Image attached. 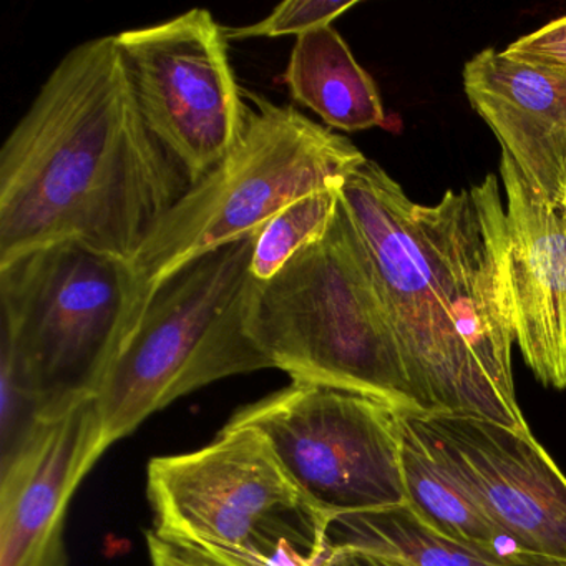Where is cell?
I'll return each instance as SVG.
<instances>
[{"instance_id":"6da1fadb","label":"cell","mask_w":566,"mask_h":566,"mask_svg":"<svg viewBox=\"0 0 566 566\" xmlns=\"http://www.w3.org/2000/svg\"><path fill=\"white\" fill-rule=\"evenodd\" d=\"M148 127L117 35L64 55L0 150V264L78 241L132 261L190 190Z\"/></svg>"},{"instance_id":"7a4b0ae2","label":"cell","mask_w":566,"mask_h":566,"mask_svg":"<svg viewBox=\"0 0 566 566\" xmlns=\"http://www.w3.org/2000/svg\"><path fill=\"white\" fill-rule=\"evenodd\" d=\"M250 329L273 369L417 413L373 261L339 203L327 233L256 281Z\"/></svg>"},{"instance_id":"3957f363","label":"cell","mask_w":566,"mask_h":566,"mask_svg":"<svg viewBox=\"0 0 566 566\" xmlns=\"http://www.w3.org/2000/svg\"><path fill=\"white\" fill-rule=\"evenodd\" d=\"M2 359L39 420L94 399L144 316L132 261L78 241L0 264Z\"/></svg>"},{"instance_id":"277c9868","label":"cell","mask_w":566,"mask_h":566,"mask_svg":"<svg viewBox=\"0 0 566 566\" xmlns=\"http://www.w3.org/2000/svg\"><path fill=\"white\" fill-rule=\"evenodd\" d=\"M261 231L191 261L150 297L94 397L107 449L178 397L273 369L250 329Z\"/></svg>"},{"instance_id":"5b68a950","label":"cell","mask_w":566,"mask_h":566,"mask_svg":"<svg viewBox=\"0 0 566 566\" xmlns=\"http://www.w3.org/2000/svg\"><path fill=\"white\" fill-rule=\"evenodd\" d=\"M247 125L230 154L184 195L132 258L145 301L181 268L261 231L284 208L340 188L367 160L344 135L244 92Z\"/></svg>"},{"instance_id":"8992f818","label":"cell","mask_w":566,"mask_h":566,"mask_svg":"<svg viewBox=\"0 0 566 566\" xmlns=\"http://www.w3.org/2000/svg\"><path fill=\"white\" fill-rule=\"evenodd\" d=\"M157 535L234 566H324L327 520L258 430L228 423L213 442L148 463Z\"/></svg>"},{"instance_id":"52a82bcc","label":"cell","mask_w":566,"mask_h":566,"mask_svg":"<svg viewBox=\"0 0 566 566\" xmlns=\"http://www.w3.org/2000/svg\"><path fill=\"white\" fill-rule=\"evenodd\" d=\"M399 412L367 394L293 380L228 423L258 430L297 492L331 522L406 503Z\"/></svg>"},{"instance_id":"ba28073f","label":"cell","mask_w":566,"mask_h":566,"mask_svg":"<svg viewBox=\"0 0 566 566\" xmlns=\"http://www.w3.org/2000/svg\"><path fill=\"white\" fill-rule=\"evenodd\" d=\"M416 223L462 350L479 417L528 429L513 382L509 228L499 180L489 175L470 190L447 191L433 207L416 205Z\"/></svg>"},{"instance_id":"9c48e42d","label":"cell","mask_w":566,"mask_h":566,"mask_svg":"<svg viewBox=\"0 0 566 566\" xmlns=\"http://www.w3.org/2000/svg\"><path fill=\"white\" fill-rule=\"evenodd\" d=\"M340 203L373 261L417 413L479 417L462 350L417 228V203L373 160L347 175Z\"/></svg>"},{"instance_id":"30bf717a","label":"cell","mask_w":566,"mask_h":566,"mask_svg":"<svg viewBox=\"0 0 566 566\" xmlns=\"http://www.w3.org/2000/svg\"><path fill=\"white\" fill-rule=\"evenodd\" d=\"M142 114L191 185L238 144L248 101L224 28L207 9L117 35Z\"/></svg>"},{"instance_id":"8fae6325","label":"cell","mask_w":566,"mask_h":566,"mask_svg":"<svg viewBox=\"0 0 566 566\" xmlns=\"http://www.w3.org/2000/svg\"><path fill=\"white\" fill-rule=\"evenodd\" d=\"M443 469L535 566H566V476L530 429L403 412Z\"/></svg>"},{"instance_id":"7c38bea8","label":"cell","mask_w":566,"mask_h":566,"mask_svg":"<svg viewBox=\"0 0 566 566\" xmlns=\"http://www.w3.org/2000/svg\"><path fill=\"white\" fill-rule=\"evenodd\" d=\"M107 450L95 400L52 419L2 460L0 566H67L69 502Z\"/></svg>"},{"instance_id":"4fadbf2b","label":"cell","mask_w":566,"mask_h":566,"mask_svg":"<svg viewBox=\"0 0 566 566\" xmlns=\"http://www.w3.org/2000/svg\"><path fill=\"white\" fill-rule=\"evenodd\" d=\"M509 228L515 344L546 387L566 389V221L533 190L506 151L500 160Z\"/></svg>"},{"instance_id":"5bb4252c","label":"cell","mask_w":566,"mask_h":566,"mask_svg":"<svg viewBox=\"0 0 566 566\" xmlns=\"http://www.w3.org/2000/svg\"><path fill=\"white\" fill-rule=\"evenodd\" d=\"M463 91L533 190L559 208L566 191V77L485 49L463 67Z\"/></svg>"},{"instance_id":"9a60e30c","label":"cell","mask_w":566,"mask_h":566,"mask_svg":"<svg viewBox=\"0 0 566 566\" xmlns=\"http://www.w3.org/2000/svg\"><path fill=\"white\" fill-rule=\"evenodd\" d=\"M283 82L291 98L314 112L331 130L353 134L386 122L373 77L333 25L296 38Z\"/></svg>"},{"instance_id":"2e32d148","label":"cell","mask_w":566,"mask_h":566,"mask_svg":"<svg viewBox=\"0 0 566 566\" xmlns=\"http://www.w3.org/2000/svg\"><path fill=\"white\" fill-rule=\"evenodd\" d=\"M400 467L406 503L437 532L493 562L535 566L469 492L443 469L400 410Z\"/></svg>"},{"instance_id":"e0dca14e","label":"cell","mask_w":566,"mask_h":566,"mask_svg":"<svg viewBox=\"0 0 566 566\" xmlns=\"http://www.w3.org/2000/svg\"><path fill=\"white\" fill-rule=\"evenodd\" d=\"M344 548L397 556L413 566H512L493 562L447 538L407 503L331 520L326 552Z\"/></svg>"},{"instance_id":"ac0fdd59","label":"cell","mask_w":566,"mask_h":566,"mask_svg":"<svg viewBox=\"0 0 566 566\" xmlns=\"http://www.w3.org/2000/svg\"><path fill=\"white\" fill-rule=\"evenodd\" d=\"M339 203L340 188H331L294 201L268 221L251 264L254 280L270 281L294 254L319 241L329 230Z\"/></svg>"},{"instance_id":"d6986e66","label":"cell","mask_w":566,"mask_h":566,"mask_svg":"<svg viewBox=\"0 0 566 566\" xmlns=\"http://www.w3.org/2000/svg\"><path fill=\"white\" fill-rule=\"evenodd\" d=\"M357 6L356 0L334 2V0H286L256 24L243 28H224V35L230 41H248L258 38H283L300 35L316 29L333 25L344 12Z\"/></svg>"},{"instance_id":"ffe728a7","label":"cell","mask_w":566,"mask_h":566,"mask_svg":"<svg viewBox=\"0 0 566 566\" xmlns=\"http://www.w3.org/2000/svg\"><path fill=\"white\" fill-rule=\"evenodd\" d=\"M502 52L530 67L566 77V15L523 35Z\"/></svg>"},{"instance_id":"44dd1931","label":"cell","mask_w":566,"mask_h":566,"mask_svg":"<svg viewBox=\"0 0 566 566\" xmlns=\"http://www.w3.org/2000/svg\"><path fill=\"white\" fill-rule=\"evenodd\" d=\"M147 545L151 566H234L198 546L164 538L154 530L147 533Z\"/></svg>"},{"instance_id":"7402d4cb","label":"cell","mask_w":566,"mask_h":566,"mask_svg":"<svg viewBox=\"0 0 566 566\" xmlns=\"http://www.w3.org/2000/svg\"><path fill=\"white\" fill-rule=\"evenodd\" d=\"M324 566H413L406 559L366 549H329Z\"/></svg>"},{"instance_id":"603a6c76","label":"cell","mask_w":566,"mask_h":566,"mask_svg":"<svg viewBox=\"0 0 566 566\" xmlns=\"http://www.w3.org/2000/svg\"><path fill=\"white\" fill-rule=\"evenodd\" d=\"M559 213H562L563 220L566 221V191H565V198H563L562 205H559Z\"/></svg>"}]
</instances>
